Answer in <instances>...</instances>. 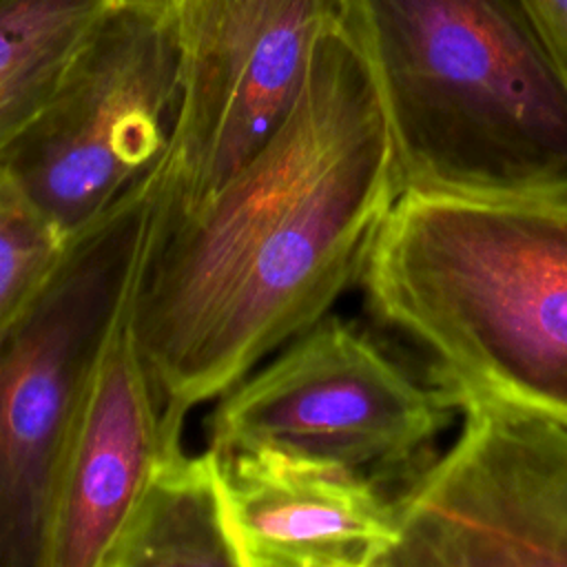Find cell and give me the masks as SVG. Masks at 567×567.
Here are the masks:
<instances>
[{
    "instance_id": "cell-1",
    "label": "cell",
    "mask_w": 567,
    "mask_h": 567,
    "mask_svg": "<svg viewBox=\"0 0 567 567\" xmlns=\"http://www.w3.org/2000/svg\"><path fill=\"white\" fill-rule=\"evenodd\" d=\"M164 179V177H162ZM372 71L343 22L264 146L186 210L162 206L128 301L166 427L219 399L361 277L399 199Z\"/></svg>"
},
{
    "instance_id": "cell-2",
    "label": "cell",
    "mask_w": 567,
    "mask_h": 567,
    "mask_svg": "<svg viewBox=\"0 0 567 567\" xmlns=\"http://www.w3.org/2000/svg\"><path fill=\"white\" fill-rule=\"evenodd\" d=\"M401 193L567 206V73L527 0H346Z\"/></svg>"
},
{
    "instance_id": "cell-3",
    "label": "cell",
    "mask_w": 567,
    "mask_h": 567,
    "mask_svg": "<svg viewBox=\"0 0 567 567\" xmlns=\"http://www.w3.org/2000/svg\"><path fill=\"white\" fill-rule=\"evenodd\" d=\"M359 281L456 410L481 396L567 425V206L401 193Z\"/></svg>"
},
{
    "instance_id": "cell-4",
    "label": "cell",
    "mask_w": 567,
    "mask_h": 567,
    "mask_svg": "<svg viewBox=\"0 0 567 567\" xmlns=\"http://www.w3.org/2000/svg\"><path fill=\"white\" fill-rule=\"evenodd\" d=\"M162 164L71 241L44 290L0 334V567L47 565L66 443L133 292L162 206Z\"/></svg>"
},
{
    "instance_id": "cell-5",
    "label": "cell",
    "mask_w": 567,
    "mask_h": 567,
    "mask_svg": "<svg viewBox=\"0 0 567 567\" xmlns=\"http://www.w3.org/2000/svg\"><path fill=\"white\" fill-rule=\"evenodd\" d=\"M177 102L173 0L109 2L0 162L75 239L159 168Z\"/></svg>"
},
{
    "instance_id": "cell-6",
    "label": "cell",
    "mask_w": 567,
    "mask_h": 567,
    "mask_svg": "<svg viewBox=\"0 0 567 567\" xmlns=\"http://www.w3.org/2000/svg\"><path fill=\"white\" fill-rule=\"evenodd\" d=\"M454 403L368 334L326 315L219 396V454L275 447L365 474L408 465L450 423Z\"/></svg>"
},
{
    "instance_id": "cell-7",
    "label": "cell",
    "mask_w": 567,
    "mask_h": 567,
    "mask_svg": "<svg viewBox=\"0 0 567 567\" xmlns=\"http://www.w3.org/2000/svg\"><path fill=\"white\" fill-rule=\"evenodd\" d=\"M390 501L381 567H567V425L494 399Z\"/></svg>"
},
{
    "instance_id": "cell-8",
    "label": "cell",
    "mask_w": 567,
    "mask_h": 567,
    "mask_svg": "<svg viewBox=\"0 0 567 567\" xmlns=\"http://www.w3.org/2000/svg\"><path fill=\"white\" fill-rule=\"evenodd\" d=\"M179 102L162 164L173 210L206 199L286 120L346 0H173Z\"/></svg>"
},
{
    "instance_id": "cell-9",
    "label": "cell",
    "mask_w": 567,
    "mask_h": 567,
    "mask_svg": "<svg viewBox=\"0 0 567 567\" xmlns=\"http://www.w3.org/2000/svg\"><path fill=\"white\" fill-rule=\"evenodd\" d=\"M128 301L100 352L66 443L44 567H104L157 458L182 439V430L164 425Z\"/></svg>"
},
{
    "instance_id": "cell-10",
    "label": "cell",
    "mask_w": 567,
    "mask_h": 567,
    "mask_svg": "<svg viewBox=\"0 0 567 567\" xmlns=\"http://www.w3.org/2000/svg\"><path fill=\"white\" fill-rule=\"evenodd\" d=\"M237 567H381L396 543L390 501L339 465L275 447L221 454Z\"/></svg>"
},
{
    "instance_id": "cell-11",
    "label": "cell",
    "mask_w": 567,
    "mask_h": 567,
    "mask_svg": "<svg viewBox=\"0 0 567 567\" xmlns=\"http://www.w3.org/2000/svg\"><path fill=\"white\" fill-rule=\"evenodd\" d=\"M237 567L226 532L221 454L171 441L144 483L104 567Z\"/></svg>"
},
{
    "instance_id": "cell-12",
    "label": "cell",
    "mask_w": 567,
    "mask_h": 567,
    "mask_svg": "<svg viewBox=\"0 0 567 567\" xmlns=\"http://www.w3.org/2000/svg\"><path fill=\"white\" fill-rule=\"evenodd\" d=\"M111 0H0V155L47 104Z\"/></svg>"
},
{
    "instance_id": "cell-13",
    "label": "cell",
    "mask_w": 567,
    "mask_h": 567,
    "mask_svg": "<svg viewBox=\"0 0 567 567\" xmlns=\"http://www.w3.org/2000/svg\"><path fill=\"white\" fill-rule=\"evenodd\" d=\"M71 241L0 162V334L44 290Z\"/></svg>"
},
{
    "instance_id": "cell-14",
    "label": "cell",
    "mask_w": 567,
    "mask_h": 567,
    "mask_svg": "<svg viewBox=\"0 0 567 567\" xmlns=\"http://www.w3.org/2000/svg\"><path fill=\"white\" fill-rule=\"evenodd\" d=\"M545 40L567 73V0H527Z\"/></svg>"
},
{
    "instance_id": "cell-15",
    "label": "cell",
    "mask_w": 567,
    "mask_h": 567,
    "mask_svg": "<svg viewBox=\"0 0 567 567\" xmlns=\"http://www.w3.org/2000/svg\"><path fill=\"white\" fill-rule=\"evenodd\" d=\"M111 2H140V4H153V2H168V0H111Z\"/></svg>"
}]
</instances>
